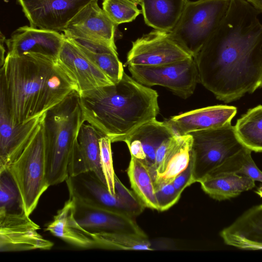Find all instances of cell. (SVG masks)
Returning a JSON list of instances; mask_svg holds the SVG:
<instances>
[{
    "instance_id": "1",
    "label": "cell",
    "mask_w": 262,
    "mask_h": 262,
    "mask_svg": "<svg viewBox=\"0 0 262 262\" xmlns=\"http://www.w3.org/2000/svg\"><path fill=\"white\" fill-rule=\"evenodd\" d=\"M247 0H230L226 15L194 57L200 82L225 103L262 88V23Z\"/></svg>"
},
{
    "instance_id": "2",
    "label": "cell",
    "mask_w": 262,
    "mask_h": 262,
    "mask_svg": "<svg viewBox=\"0 0 262 262\" xmlns=\"http://www.w3.org/2000/svg\"><path fill=\"white\" fill-rule=\"evenodd\" d=\"M0 72V100L14 124L43 115L72 92L79 93L58 60L42 54L7 53Z\"/></svg>"
},
{
    "instance_id": "3",
    "label": "cell",
    "mask_w": 262,
    "mask_h": 262,
    "mask_svg": "<svg viewBox=\"0 0 262 262\" xmlns=\"http://www.w3.org/2000/svg\"><path fill=\"white\" fill-rule=\"evenodd\" d=\"M158 94L125 72L113 84L79 94L84 122L108 137L123 141L159 113Z\"/></svg>"
},
{
    "instance_id": "4",
    "label": "cell",
    "mask_w": 262,
    "mask_h": 262,
    "mask_svg": "<svg viewBox=\"0 0 262 262\" xmlns=\"http://www.w3.org/2000/svg\"><path fill=\"white\" fill-rule=\"evenodd\" d=\"M83 123L77 91L45 114L47 179L50 186L59 184L68 178L70 156Z\"/></svg>"
},
{
    "instance_id": "5",
    "label": "cell",
    "mask_w": 262,
    "mask_h": 262,
    "mask_svg": "<svg viewBox=\"0 0 262 262\" xmlns=\"http://www.w3.org/2000/svg\"><path fill=\"white\" fill-rule=\"evenodd\" d=\"M6 169L18 189L26 213L30 216L50 186L43 121L20 155Z\"/></svg>"
},
{
    "instance_id": "6",
    "label": "cell",
    "mask_w": 262,
    "mask_h": 262,
    "mask_svg": "<svg viewBox=\"0 0 262 262\" xmlns=\"http://www.w3.org/2000/svg\"><path fill=\"white\" fill-rule=\"evenodd\" d=\"M230 0L187 1L170 37L193 58L226 15Z\"/></svg>"
},
{
    "instance_id": "7",
    "label": "cell",
    "mask_w": 262,
    "mask_h": 262,
    "mask_svg": "<svg viewBox=\"0 0 262 262\" xmlns=\"http://www.w3.org/2000/svg\"><path fill=\"white\" fill-rule=\"evenodd\" d=\"M193 138L194 176L199 182L244 147L236 137L234 126L191 133Z\"/></svg>"
},
{
    "instance_id": "8",
    "label": "cell",
    "mask_w": 262,
    "mask_h": 262,
    "mask_svg": "<svg viewBox=\"0 0 262 262\" xmlns=\"http://www.w3.org/2000/svg\"><path fill=\"white\" fill-rule=\"evenodd\" d=\"M133 78L146 86L160 85L186 99L200 82L199 72L193 57L156 66H128Z\"/></svg>"
},
{
    "instance_id": "9",
    "label": "cell",
    "mask_w": 262,
    "mask_h": 262,
    "mask_svg": "<svg viewBox=\"0 0 262 262\" xmlns=\"http://www.w3.org/2000/svg\"><path fill=\"white\" fill-rule=\"evenodd\" d=\"M192 57L168 32L155 29L132 42L125 65L156 66Z\"/></svg>"
},
{
    "instance_id": "10",
    "label": "cell",
    "mask_w": 262,
    "mask_h": 262,
    "mask_svg": "<svg viewBox=\"0 0 262 262\" xmlns=\"http://www.w3.org/2000/svg\"><path fill=\"white\" fill-rule=\"evenodd\" d=\"M96 0H17L30 26L63 31L88 5Z\"/></svg>"
},
{
    "instance_id": "11",
    "label": "cell",
    "mask_w": 262,
    "mask_h": 262,
    "mask_svg": "<svg viewBox=\"0 0 262 262\" xmlns=\"http://www.w3.org/2000/svg\"><path fill=\"white\" fill-rule=\"evenodd\" d=\"M39 229L24 209L0 214L1 252L51 249L54 244L44 238Z\"/></svg>"
},
{
    "instance_id": "12",
    "label": "cell",
    "mask_w": 262,
    "mask_h": 262,
    "mask_svg": "<svg viewBox=\"0 0 262 262\" xmlns=\"http://www.w3.org/2000/svg\"><path fill=\"white\" fill-rule=\"evenodd\" d=\"M66 182L69 196L77 203L134 217L137 216L116 193L112 194L106 185L92 171L74 177L69 176Z\"/></svg>"
},
{
    "instance_id": "13",
    "label": "cell",
    "mask_w": 262,
    "mask_h": 262,
    "mask_svg": "<svg viewBox=\"0 0 262 262\" xmlns=\"http://www.w3.org/2000/svg\"><path fill=\"white\" fill-rule=\"evenodd\" d=\"M117 27L96 0L85 7L63 32L68 38L103 43L116 48L115 35Z\"/></svg>"
},
{
    "instance_id": "14",
    "label": "cell",
    "mask_w": 262,
    "mask_h": 262,
    "mask_svg": "<svg viewBox=\"0 0 262 262\" xmlns=\"http://www.w3.org/2000/svg\"><path fill=\"white\" fill-rule=\"evenodd\" d=\"M45 114L24 123L14 124L5 103L0 100V171L6 169L20 155L43 121Z\"/></svg>"
},
{
    "instance_id": "15",
    "label": "cell",
    "mask_w": 262,
    "mask_h": 262,
    "mask_svg": "<svg viewBox=\"0 0 262 262\" xmlns=\"http://www.w3.org/2000/svg\"><path fill=\"white\" fill-rule=\"evenodd\" d=\"M65 38L59 32L25 26L15 30L5 43L11 54L34 53L57 60Z\"/></svg>"
},
{
    "instance_id": "16",
    "label": "cell",
    "mask_w": 262,
    "mask_h": 262,
    "mask_svg": "<svg viewBox=\"0 0 262 262\" xmlns=\"http://www.w3.org/2000/svg\"><path fill=\"white\" fill-rule=\"evenodd\" d=\"M57 60L76 81L79 94L114 84L69 38H65Z\"/></svg>"
},
{
    "instance_id": "17",
    "label": "cell",
    "mask_w": 262,
    "mask_h": 262,
    "mask_svg": "<svg viewBox=\"0 0 262 262\" xmlns=\"http://www.w3.org/2000/svg\"><path fill=\"white\" fill-rule=\"evenodd\" d=\"M103 135L92 125L83 123L70 156L69 176L92 171L106 185L100 161L99 140Z\"/></svg>"
},
{
    "instance_id": "18",
    "label": "cell",
    "mask_w": 262,
    "mask_h": 262,
    "mask_svg": "<svg viewBox=\"0 0 262 262\" xmlns=\"http://www.w3.org/2000/svg\"><path fill=\"white\" fill-rule=\"evenodd\" d=\"M75 217L83 228L92 233L120 232L147 236L134 217L119 212L76 202Z\"/></svg>"
},
{
    "instance_id": "19",
    "label": "cell",
    "mask_w": 262,
    "mask_h": 262,
    "mask_svg": "<svg viewBox=\"0 0 262 262\" xmlns=\"http://www.w3.org/2000/svg\"><path fill=\"white\" fill-rule=\"evenodd\" d=\"M237 113L234 106L216 105L185 112L166 121L177 135L215 128L231 123Z\"/></svg>"
},
{
    "instance_id": "20",
    "label": "cell",
    "mask_w": 262,
    "mask_h": 262,
    "mask_svg": "<svg viewBox=\"0 0 262 262\" xmlns=\"http://www.w3.org/2000/svg\"><path fill=\"white\" fill-rule=\"evenodd\" d=\"M220 235L228 245L243 250H262V205L247 210Z\"/></svg>"
},
{
    "instance_id": "21",
    "label": "cell",
    "mask_w": 262,
    "mask_h": 262,
    "mask_svg": "<svg viewBox=\"0 0 262 262\" xmlns=\"http://www.w3.org/2000/svg\"><path fill=\"white\" fill-rule=\"evenodd\" d=\"M75 201L69 196L45 230L75 247L86 249L94 248L92 233L79 224L75 217Z\"/></svg>"
},
{
    "instance_id": "22",
    "label": "cell",
    "mask_w": 262,
    "mask_h": 262,
    "mask_svg": "<svg viewBox=\"0 0 262 262\" xmlns=\"http://www.w3.org/2000/svg\"><path fill=\"white\" fill-rule=\"evenodd\" d=\"M193 138L190 134L175 135L170 140L164 156L153 176L155 187L172 182L188 166L193 155Z\"/></svg>"
},
{
    "instance_id": "23",
    "label": "cell",
    "mask_w": 262,
    "mask_h": 262,
    "mask_svg": "<svg viewBox=\"0 0 262 262\" xmlns=\"http://www.w3.org/2000/svg\"><path fill=\"white\" fill-rule=\"evenodd\" d=\"M199 183L206 194L218 201L236 197L255 186V181L250 178L231 172L211 173Z\"/></svg>"
},
{
    "instance_id": "24",
    "label": "cell",
    "mask_w": 262,
    "mask_h": 262,
    "mask_svg": "<svg viewBox=\"0 0 262 262\" xmlns=\"http://www.w3.org/2000/svg\"><path fill=\"white\" fill-rule=\"evenodd\" d=\"M84 55L103 71L114 83L119 82L124 73L117 48L107 44L79 39H71Z\"/></svg>"
},
{
    "instance_id": "25",
    "label": "cell",
    "mask_w": 262,
    "mask_h": 262,
    "mask_svg": "<svg viewBox=\"0 0 262 262\" xmlns=\"http://www.w3.org/2000/svg\"><path fill=\"white\" fill-rule=\"evenodd\" d=\"M188 0H141L145 24L155 30L170 31L178 23Z\"/></svg>"
},
{
    "instance_id": "26",
    "label": "cell",
    "mask_w": 262,
    "mask_h": 262,
    "mask_svg": "<svg viewBox=\"0 0 262 262\" xmlns=\"http://www.w3.org/2000/svg\"><path fill=\"white\" fill-rule=\"evenodd\" d=\"M127 174L133 191L145 207L158 210L154 181L148 167L131 157Z\"/></svg>"
},
{
    "instance_id": "27",
    "label": "cell",
    "mask_w": 262,
    "mask_h": 262,
    "mask_svg": "<svg viewBox=\"0 0 262 262\" xmlns=\"http://www.w3.org/2000/svg\"><path fill=\"white\" fill-rule=\"evenodd\" d=\"M234 129L244 146L262 152V105L249 109L237 120Z\"/></svg>"
},
{
    "instance_id": "28",
    "label": "cell",
    "mask_w": 262,
    "mask_h": 262,
    "mask_svg": "<svg viewBox=\"0 0 262 262\" xmlns=\"http://www.w3.org/2000/svg\"><path fill=\"white\" fill-rule=\"evenodd\" d=\"M94 248L107 250L152 251L147 236L120 232H97L92 233Z\"/></svg>"
},
{
    "instance_id": "29",
    "label": "cell",
    "mask_w": 262,
    "mask_h": 262,
    "mask_svg": "<svg viewBox=\"0 0 262 262\" xmlns=\"http://www.w3.org/2000/svg\"><path fill=\"white\" fill-rule=\"evenodd\" d=\"M251 150L244 147L237 152L229 158L222 165L211 173H234L248 177L255 181L262 183V171L259 170L253 161L251 156Z\"/></svg>"
},
{
    "instance_id": "30",
    "label": "cell",
    "mask_w": 262,
    "mask_h": 262,
    "mask_svg": "<svg viewBox=\"0 0 262 262\" xmlns=\"http://www.w3.org/2000/svg\"><path fill=\"white\" fill-rule=\"evenodd\" d=\"M23 209L20 194L10 174L7 169L0 171V214Z\"/></svg>"
},
{
    "instance_id": "31",
    "label": "cell",
    "mask_w": 262,
    "mask_h": 262,
    "mask_svg": "<svg viewBox=\"0 0 262 262\" xmlns=\"http://www.w3.org/2000/svg\"><path fill=\"white\" fill-rule=\"evenodd\" d=\"M133 0H104L102 9L117 26L133 21L142 13Z\"/></svg>"
},
{
    "instance_id": "32",
    "label": "cell",
    "mask_w": 262,
    "mask_h": 262,
    "mask_svg": "<svg viewBox=\"0 0 262 262\" xmlns=\"http://www.w3.org/2000/svg\"><path fill=\"white\" fill-rule=\"evenodd\" d=\"M111 139L103 135L100 138V161L102 170L109 191L116 194L115 186V173L114 170Z\"/></svg>"
},
{
    "instance_id": "33",
    "label": "cell",
    "mask_w": 262,
    "mask_h": 262,
    "mask_svg": "<svg viewBox=\"0 0 262 262\" xmlns=\"http://www.w3.org/2000/svg\"><path fill=\"white\" fill-rule=\"evenodd\" d=\"M155 188L158 210L161 211H166L175 205L182 194L176 189L172 182L161 184Z\"/></svg>"
},
{
    "instance_id": "34",
    "label": "cell",
    "mask_w": 262,
    "mask_h": 262,
    "mask_svg": "<svg viewBox=\"0 0 262 262\" xmlns=\"http://www.w3.org/2000/svg\"><path fill=\"white\" fill-rule=\"evenodd\" d=\"M115 186L116 193L136 212L140 215L145 208V206L133 191L126 188L115 174Z\"/></svg>"
},
{
    "instance_id": "35",
    "label": "cell",
    "mask_w": 262,
    "mask_h": 262,
    "mask_svg": "<svg viewBox=\"0 0 262 262\" xmlns=\"http://www.w3.org/2000/svg\"><path fill=\"white\" fill-rule=\"evenodd\" d=\"M194 176V155L187 167L181 172L174 179L172 184L176 189L182 193L184 190L194 183H195Z\"/></svg>"
},
{
    "instance_id": "36",
    "label": "cell",
    "mask_w": 262,
    "mask_h": 262,
    "mask_svg": "<svg viewBox=\"0 0 262 262\" xmlns=\"http://www.w3.org/2000/svg\"><path fill=\"white\" fill-rule=\"evenodd\" d=\"M6 38L4 35L1 32L0 35V50H1V66L3 64L5 57H4V54L5 52V48L4 47V42L6 41Z\"/></svg>"
},
{
    "instance_id": "37",
    "label": "cell",
    "mask_w": 262,
    "mask_h": 262,
    "mask_svg": "<svg viewBox=\"0 0 262 262\" xmlns=\"http://www.w3.org/2000/svg\"><path fill=\"white\" fill-rule=\"evenodd\" d=\"M258 12L262 13V0H247Z\"/></svg>"
},
{
    "instance_id": "38",
    "label": "cell",
    "mask_w": 262,
    "mask_h": 262,
    "mask_svg": "<svg viewBox=\"0 0 262 262\" xmlns=\"http://www.w3.org/2000/svg\"><path fill=\"white\" fill-rule=\"evenodd\" d=\"M256 193L261 197H262V185H261L260 187L257 189Z\"/></svg>"
},
{
    "instance_id": "39",
    "label": "cell",
    "mask_w": 262,
    "mask_h": 262,
    "mask_svg": "<svg viewBox=\"0 0 262 262\" xmlns=\"http://www.w3.org/2000/svg\"><path fill=\"white\" fill-rule=\"evenodd\" d=\"M133 1L136 2L138 5H140L141 6V0H133Z\"/></svg>"
}]
</instances>
